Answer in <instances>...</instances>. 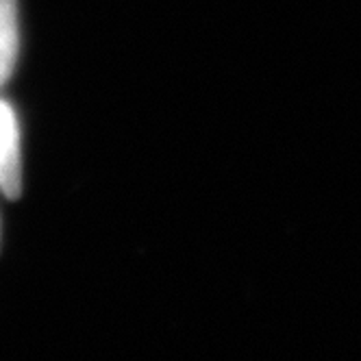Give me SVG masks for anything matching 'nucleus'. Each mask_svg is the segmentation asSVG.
Returning a JSON list of instances; mask_svg holds the SVG:
<instances>
[{
  "label": "nucleus",
  "mask_w": 361,
  "mask_h": 361,
  "mask_svg": "<svg viewBox=\"0 0 361 361\" xmlns=\"http://www.w3.org/2000/svg\"><path fill=\"white\" fill-rule=\"evenodd\" d=\"M18 0H0V85L9 81L18 61Z\"/></svg>",
  "instance_id": "2"
},
{
  "label": "nucleus",
  "mask_w": 361,
  "mask_h": 361,
  "mask_svg": "<svg viewBox=\"0 0 361 361\" xmlns=\"http://www.w3.org/2000/svg\"><path fill=\"white\" fill-rule=\"evenodd\" d=\"M20 128L9 102L0 100V192L16 200L22 192Z\"/></svg>",
  "instance_id": "1"
}]
</instances>
